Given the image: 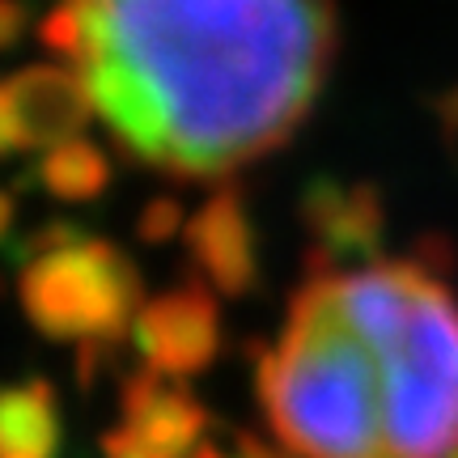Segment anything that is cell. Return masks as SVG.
<instances>
[{
	"label": "cell",
	"mask_w": 458,
	"mask_h": 458,
	"mask_svg": "<svg viewBox=\"0 0 458 458\" xmlns=\"http://www.w3.org/2000/svg\"><path fill=\"white\" fill-rule=\"evenodd\" d=\"M30 26V13L21 0H0V51H9L21 43V34Z\"/></svg>",
	"instance_id": "7c38bea8"
},
{
	"label": "cell",
	"mask_w": 458,
	"mask_h": 458,
	"mask_svg": "<svg viewBox=\"0 0 458 458\" xmlns=\"http://www.w3.org/2000/svg\"><path fill=\"white\" fill-rule=\"evenodd\" d=\"M191 458H229V454H221L216 445H208V442H204V445H199V450H196V454H191Z\"/></svg>",
	"instance_id": "9a60e30c"
},
{
	"label": "cell",
	"mask_w": 458,
	"mask_h": 458,
	"mask_svg": "<svg viewBox=\"0 0 458 458\" xmlns=\"http://www.w3.org/2000/svg\"><path fill=\"white\" fill-rule=\"evenodd\" d=\"M255 391L297 458H394L386 365L348 318L331 272L293 297L280 340L259 352Z\"/></svg>",
	"instance_id": "7a4b0ae2"
},
{
	"label": "cell",
	"mask_w": 458,
	"mask_h": 458,
	"mask_svg": "<svg viewBox=\"0 0 458 458\" xmlns=\"http://www.w3.org/2000/svg\"><path fill=\"white\" fill-rule=\"evenodd\" d=\"M233 458H297L293 450H280V445L263 442L255 433H238V442H233Z\"/></svg>",
	"instance_id": "4fadbf2b"
},
{
	"label": "cell",
	"mask_w": 458,
	"mask_h": 458,
	"mask_svg": "<svg viewBox=\"0 0 458 458\" xmlns=\"http://www.w3.org/2000/svg\"><path fill=\"white\" fill-rule=\"evenodd\" d=\"M13 225H17V199L9 196L4 187H0V242L13 233Z\"/></svg>",
	"instance_id": "5bb4252c"
},
{
	"label": "cell",
	"mask_w": 458,
	"mask_h": 458,
	"mask_svg": "<svg viewBox=\"0 0 458 458\" xmlns=\"http://www.w3.org/2000/svg\"><path fill=\"white\" fill-rule=\"evenodd\" d=\"M64 416L47 377L0 386V458H60Z\"/></svg>",
	"instance_id": "9c48e42d"
},
{
	"label": "cell",
	"mask_w": 458,
	"mask_h": 458,
	"mask_svg": "<svg viewBox=\"0 0 458 458\" xmlns=\"http://www.w3.org/2000/svg\"><path fill=\"white\" fill-rule=\"evenodd\" d=\"M182 229H187V213L174 199H153L140 213V238L145 242H170V238H182Z\"/></svg>",
	"instance_id": "8fae6325"
},
{
	"label": "cell",
	"mask_w": 458,
	"mask_h": 458,
	"mask_svg": "<svg viewBox=\"0 0 458 458\" xmlns=\"http://www.w3.org/2000/svg\"><path fill=\"white\" fill-rule=\"evenodd\" d=\"M38 38L68 60L136 162L213 179L280 148L335 55L331 0H55Z\"/></svg>",
	"instance_id": "6da1fadb"
},
{
	"label": "cell",
	"mask_w": 458,
	"mask_h": 458,
	"mask_svg": "<svg viewBox=\"0 0 458 458\" xmlns=\"http://www.w3.org/2000/svg\"><path fill=\"white\" fill-rule=\"evenodd\" d=\"M17 301L55 344H119L145 306L140 267L128 250L72 225L38 229L17 272Z\"/></svg>",
	"instance_id": "277c9868"
},
{
	"label": "cell",
	"mask_w": 458,
	"mask_h": 458,
	"mask_svg": "<svg viewBox=\"0 0 458 458\" xmlns=\"http://www.w3.org/2000/svg\"><path fill=\"white\" fill-rule=\"evenodd\" d=\"M131 344L148 369L182 377V382L213 369L221 344H225L221 293L191 276L157 297H145V306L131 323Z\"/></svg>",
	"instance_id": "52a82bcc"
},
{
	"label": "cell",
	"mask_w": 458,
	"mask_h": 458,
	"mask_svg": "<svg viewBox=\"0 0 458 458\" xmlns=\"http://www.w3.org/2000/svg\"><path fill=\"white\" fill-rule=\"evenodd\" d=\"M94 94L68 60H38L0 77V157L47 153L81 136L94 119Z\"/></svg>",
	"instance_id": "5b68a950"
},
{
	"label": "cell",
	"mask_w": 458,
	"mask_h": 458,
	"mask_svg": "<svg viewBox=\"0 0 458 458\" xmlns=\"http://www.w3.org/2000/svg\"><path fill=\"white\" fill-rule=\"evenodd\" d=\"M331 280L386 365L391 454L450 458L458 450V301L450 289L411 263H365Z\"/></svg>",
	"instance_id": "3957f363"
},
{
	"label": "cell",
	"mask_w": 458,
	"mask_h": 458,
	"mask_svg": "<svg viewBox=\"0 0 458 458\" xmlns=\"http://www.w3.org/2000/svg\"><path fill=\"white\" fill-rule=\"evenodd\" d=\"M123 420L102 433V458H191L208 433V408L182 377L136 369L119 386Z\"/></svg>",
	"instance_id": "8992f818"
},
{
	"label": "cell",
	"mask_w": 458,
	"mask_h": 458,
	"mask_svg": "<svg viewBox=\"0 0 458 458\" xmlns=\"http://www.w3.org/2000/svg\"><path fill=\"white\" fill-rule=\"evenodd\" d=\"M182 250L191 259V272L221 297H242L259 280L255 225H250V213H246L242 196L233 187L213 191L196 213L187 216Z\"/></svg>",
	"instance_id": "ba28073f"
},
{
	"label": "cell",
	"mask_w": 458,
	"mask_h": 458,
	"mask_svg": "<svg viewBox=\"0 0 458 458\" xmlns=\"http://www.w3.org/2000/svg\"><path fill=\"white\" fill-rule=\"evenodd\" d=\"M34 179H38V187H43L51 199H60V204H89V199H98L102 191L111 187L114 165L94 140L72 136L64 145L38 153Z\"/></svg>",
	"instance_id": "30bf717a"
}]
</instances>
